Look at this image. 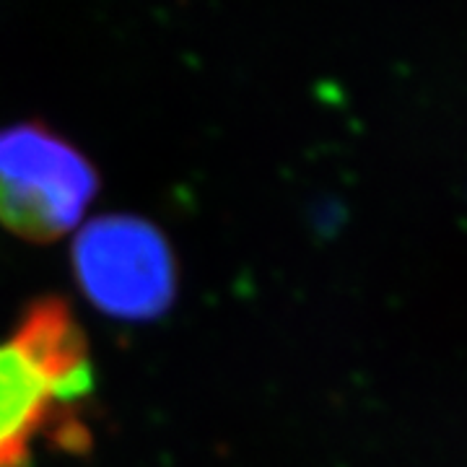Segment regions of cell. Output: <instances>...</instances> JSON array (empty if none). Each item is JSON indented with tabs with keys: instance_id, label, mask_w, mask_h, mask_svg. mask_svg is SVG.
Returning <instances> with one entry per match:
<instances>
[{
	"instance_id": "2",
	"label": "cell",
	"mask_w": 467,
	"mask_h": 467,
	"mask_svg": "<svg viewBox=\"0 0 467 467\" xmlns=\"http://www.w3.org/2000/svg\"><path fill=\"white\" fill-rule=\"evenodd\" d=\"M97 171L39 122L0 130V223L26 242L66 236L97 195Z\"/></svg>"
},
{
	"instance_id": "3",
	"label": "cell",
	"mask_w": 467,
	"mask_h": 467,
	"mask_svg": "<svg viewBox=\"0 0 467 467\" xmlns=\"http://www.w3.org/2000/svg\"><path fill=\"white\" fill-rule=\"evenodd\" d=\"M73 265L86 296L109 317L156 319L174 301V254L161 232L143 218L91 221L76 239Z\"/></svg>"
},
{
	"instance_id": "1",
	"label": "cell",
	"mask_w": 467,
	"mask_h": 467,
	"mask_svg": "<svg viewBox=\"0 0 467 467\" xmlns=\"http://www.w3.org/2000/svg\"><path fill=\"white\" fill-rule=\"evenodd\" d=\"M94 387L84 330L63 299H39L0 343V467H26L34 436Z\"/></svg>"
}]
</instances>
